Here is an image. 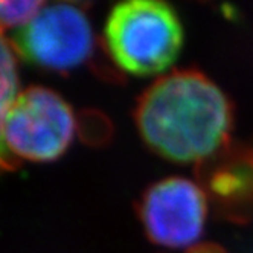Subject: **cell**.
Segmentation results:
<instances>
[{
    "label": "cell",
    "mask_w": 253,
    "mask_h": 253,
    "mask_svg": "<svg viewBox=\"0 0 253 253\" xmlns=\"http://www.w3.org/2000/svg\"><path fill=\"white\" fill-rule=\"evenodd\" d=\"M189 253H224L220 247L216 246H195L189 250Z\"/></svg>",
    "instance_id": "9"
},
{
    "label": "cell",
    "mask_w": 253,
    "mask_h": 253,
    "mask_svg": "<svg viewBox=\"0 0 253 253\" xmlns=\"http://www.w3.org/2000/svg\"><path fill=\"white\" fill-rule=\"evenodd\" d=\"M208 208V198L197 182L168 177L142 194L137 213L151 243L168 249H192L203 235Z\"/></svg>",
    "instance_id": "5"
},
{
    "label": "cell",
    "mask_w": 253,
    "mask_h": 253,
    "mask_svg": "<svg viewBox=\"0 0 253 253\" xmlns=\"http://www.w3.org/2000/svg\"><path fill=\"white\" fill-rule=\"evenodd\" d=\"M19 93V75L14 49L3 39V34H0V174L19 167V162L9 154L3 142V124Z\"/></svg>",
    "instance_id": "7"
},
{
    "label": "cell",
    "mask_w": 253,
    "mask_h": 253,
    "mask_svg": "<svg viewBox=\"0 0 253 253\" xmlns=\"http://www.w3.org/2000/svg\"><path fill=\"white\" fill-rule=\"evenodd\" d=\"M105 49L126 74L153 77L168 70L183 46V28L172 6L159 0L116 5L105 22Z\"/></svg>",
    "instance_id": "2"
},
{
    "label": "cell",
    "mask_w": 253,
    "mask_h": 253,
    "mask_svg": "<svg viewBox=\"0 0 253 253\" xmlns=\"http://www.w3.org/2000/svg\"><path fill=\"white\" fill-rule=\"evenodd\" d=\"M28 63L52 72H70L92 60L96 42L87 14L80 5L46 3L11 40Z\"/></svg>",
    "instance_id": "4"
},
{
    "label": "cell",
    "mask_w": 253,
    "mask_h": 253,
    "mask_svg": "<svg viewBox=\"0 0 253 253\" xmlns=\"http://www.w3.org/2000/svg\"><path fill=\"white\" fill-rule=\"evenodd\" d=\"M46 2H0V34L5 31H20L34 20Z\"/></svg>",
    "instance_id": "8"
},
{
    "label": "cell",
    "mask_w": 253,
    "mask_h": 253,
    "mask_svg": "<svg viewBox=\"0 0 253 253\" xmlns=\"http://www.w3.org/2000/svg\"><path fill=\"white\" fill-rule=\"evenodd\" d=\"M77 118L72 107L50 88L28 87L15 98L3 124V142L19 162H52L72 145Z\"/></svg>",
    "instance_id": "3"
},
{
    "label": "cell",
    "mask_w": 253,
    "mask_h": 253,
    "mask_svg": "<svg viewBox=\"0 0 253 253\" xmlns=\"http://www.w3.org/2000/svg\"><path fill=\"white\" fill-rule=\"evenodd\" d=\"M195 177L216 216L235 224L253 220V145L230 142L195 165Z\"/></svg>",
    "instance_id": "6"
},
{
    "label": "cell",
    "mask_w": 253,
    "mask_h": 253,
    "mask_svg": "<svg viewBox=\"0 0 253 253\" xmlns=\"http://www.w3.org/2000/svg\"><path fill=\"white\" fill-rule=\"evenodd\" d=\"M134 122L151 151L175 164H202L230 143L233 108L203 72L172 70L137 99Z\"/></svg>",
    "instance_id": "1"
}]
</instances>
